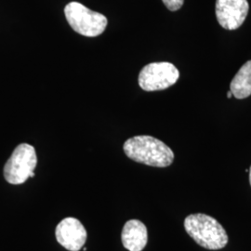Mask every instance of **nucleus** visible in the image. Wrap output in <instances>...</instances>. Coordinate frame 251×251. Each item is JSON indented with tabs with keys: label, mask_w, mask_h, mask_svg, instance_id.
Wrapping results in <instances>:
<instances>
[{
	"label": "nucleus",
	"mask_w": 251,
	"mask_h": 251,
	"mask_svg": "<svg viewBox=\"0 0 251 251\" xmlns=\"http://www.w3.org/2000/svg\"><path fill=\"white\" fill-rule=\"evenodd\" d=\"M56 239L70 251H79L87 240V231L75 218H65L56 227Z\"/></svg>",
	"instance_id": "7"
},
{
	"label": "nucleus",
	"mask_w": 251,
	"mask_h": 251,
	"mask_svg": "<svg viewBox=\"0 0 251 251\" xmlns=\"http://www.w3.org/2000/svg\"><path fill=\"white\" fill-rule=\"evenodd\" d=\"M37 164L36 150L32 145L22 144L16 147L4 168V177L11 184H22L34 177Z\"/></svg>",
	"instance_id": "4"
},
{
	"label": "nucleus",
	"mask_w": 251,
	"mask_h": 251,
	"mask_svg": "<svg viewBox=\"0 0 251 251\" xmlns=\"http://www.w3.org/2000/svg\"><path fill=\"white\" fill-rule=\"evenodd\" d=\"M64 14L73 30L82 36H100L107 26V18L104 15L88 9L78 2L69 3L64 9Z\"/></svg>",
	"instance_id": "3"
},
{
	"label": "nucleus",
	"mask_w": 251,
	"mask_h": 251,
	"mask_svg": "<svg viewBox=\"0 0 251 251\" xmlns=\"http://www.w3.org/2000/svg\"><path fill=\"white\" fill-rule=\"evenodd\" d=\"M248 0H217L216 17L226 30H235L242 25L249 13Z\"/></svg>",
	"instance_id": "6"
},
{
	"label": "nucleus",
	"mask_w": 251,
	"mask_h": 251,
	"mask_svg": "<svg viewBox=\"0 0 251 251\" xmlns=\"http://www.w3.org/2000/svg\"><path fill=\"white\" fill-rule=\"evenodd\" d=\"M179 77V70L172 63H149L140 72L139 85L145 91L166 90L173 86Z\"/></svg>",
	"instance_id": "5"
},
{
	"label": "nucleus",
	"mask_w": 251,
	"mask_h": 251,
	"mask_svg": "<svg viewBox=\"0 0 251 251\" xmlns=\"http://www.w3.org/2000/svg\"><path fill=\"white\" fill-rule=\"evenodd\" d=\"M121 240L128 251H143L148 241L146 226L138 220L127 221L122 230Z\"/></svg>",
	"instance_id": "8"
},
{
	"label": "nucleus",
	"mask_w": 251,
	"mask_h": 251,
	"mask_svg": "<svg viewBox=\"0 0 251 251\" xmlns=\"http://www.w3.org/2000/svg\"><path fill=\"white\" fill-rule=\"evenodd\" d=\"M131 160L156 168H166L174 160V152L162 141L152 136L141 135L126 140L123 146Z\"/></svg>",
	"instance_id": "1"
},
{
	"label": "nucleus",
	"mask_w": 251,
	"mask_h": 251,
	"mask_svg": "<svg viewBox=\"0 0 251 251\" xmlns=\"http://www.w3.org/2000/svg\"><path fill=\"white\" fill-rule=\"evenodd\" d=\"M250 182H251V169H250Z\"/></svg>",
	"instance_id": "12"
},
{
	"label": "nucleus",
	"mask_w": 251,
	"mask_h": 251,
	"mask_svg": "<svg viewBox=\"0 0 251 251\" xmlns=\"http://www.w3.org/2000/svg\"><path fill=\"white\" fill-rule=\"evenodd\" d=\"M230 90L236 99H246L251 95V61L244 63L234 75Z\"/></svg>",
	"instance_id": "9"
},
{
	"label": "nucleus",
	"mask_w": 251,
	"mask_h": 251,
	"mask_svg": "<svg viewBox=\"0 0 251 251\" xmlns=\"http://www.w3.org/2000/svg\"><path fill=\"white\" fill-rule=\"evenodd\" d=\"M165 6L171 11H176L183 5L184 0H162Z\"/></svg>",
	"instance_id": "10"
},
{
	"label": "nucleus",
	"mask_w": 251,
	"mask_h": 251,
	"mask_svg": "<svg viewBox=\"0 0 251 251\" xmlns=\"http://www.w3.org/2000/svg\"><path fill=\"white\" fill-rule=\"evenodd\" d=\"M232 96H233L232 91H231V90H230V91H228V92H227V97H228V98H231Z\"/></svg>",
	"instance_id": "11"
},
{
	"label": "nucleus",
	"mask_w": 251,
	"mask_h": 251,
	"mask_svg": "<svg viewBox=\"0 0 251 251\" xmlns=\"http://www.w3.org/2000/svg\"><path fill=\"white\" fill-rule=\"evenodd\" d=\"M184 228L199 246L207 250H222L228 243L225 228L211 216L191 214L184 221Z\"/></svg>",
	"instance_id": "2"
}]
</instances>
